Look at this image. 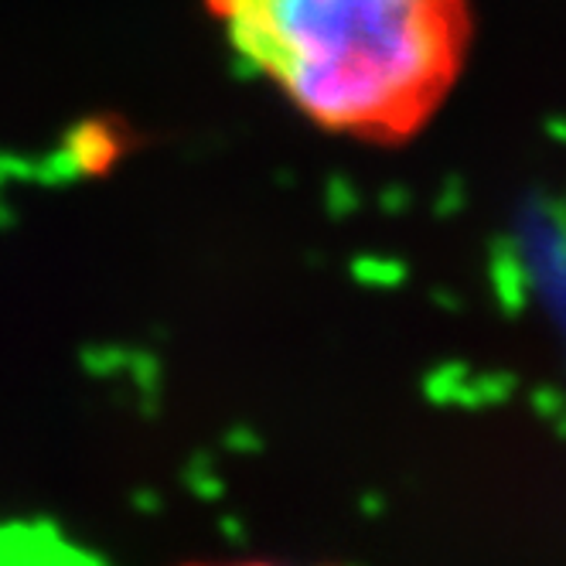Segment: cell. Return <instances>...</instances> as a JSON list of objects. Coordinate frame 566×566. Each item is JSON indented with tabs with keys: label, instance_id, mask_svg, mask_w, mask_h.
<instances>
[{
	"label": "cell",
	"instance_id": "cell-1",
	"mask_svg": "<svg viewBox=\"0 0 566 566\" xmlns=\"http://www.w3.org/2000/svg\"><path fill=\"white\" fill-rule=\"evenodd\" d=\"M229 49L317 130L396 147L448 106L471 0H206Z\"/></svg>",
	"mask_w": 566,
	"mask_h": 566
},
{
	"label": "cell",
	"instance_id": "cell-2",
	"mask_svg": "<svg viewBox=\"0 0 566 566\" xmlns=\"http://www.w3.org/2000/svg\"><path fill=\"white\" fill-rule=\"evenodd\" d=\"M226 566H276V563H226Z\"/></svg>",
	"mask_w": 566,
	"mask_h": 566
}]
</instances>
